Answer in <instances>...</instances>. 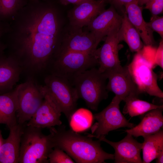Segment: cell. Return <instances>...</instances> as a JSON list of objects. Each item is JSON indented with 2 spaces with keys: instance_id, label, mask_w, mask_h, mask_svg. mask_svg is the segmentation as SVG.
<instances>
[{
  "instance_id": "cell-1",
  "label": "cell",
  "mask_w": 163,
  "mask_h": 163,
  "mask_svg": "<svg viewBox=\"0 0 163 163\" xmlns=\"http://www.w3.org/2000/svg\"><path fill=\"white\" fill-rule=\"evenodd\" d=\"M9 23L3 40L7 53L30 74L47 69L61 42L62 21L56 4L28 2Z\"/></svg>"
},
{
  "instance_id": "cell-2",
  "label": "cell",
  "mask_w": 163,
  "mask_h": 163,
  "mask_svg": "<svg viewBox=\"0 0 163 163\" xmlns=\"http://www.w3.org/2000/svg\"><path fill=\"white\" fill-rule=\"evenodd\" d=\"M61 126L57 129L49 128L48 136L53 149H61L78 163H102L106 160H114V154L102 149L100 140H94Z\"/></svg>"
},
{
  "instance_id": "cell-3",
  "label": "cell",
  "mask_w": 163,
  "mask_h": 163,
  "mask_svg": "<svg viewBox=\"0 0 163 163\" xmlns=\"http://www.w3.org/2000/svg\"><path fill=\"white\" fill-rule=\"evenodd\" d=\"M152 47L144 46L127 66L140 94L147 93L163 98V91L157 82L158 77L153 69L156 51Z\"/></svg>"
},
{
  "instance_id": "cell-4",
  "label": "cell",
  "mask_w": 163,
  "mask_h": 163,
  "mask_svg": "<svg viewBox=\"0 0 163 163\" xmlns=\"http://www.w3.org/2000/svg\"><path fill=\"white\" fill-rule=\"evenodd\" d=\"M107 79L104 73L94 67L76 76L71 83L79 98L83 99L88 108L96 111L100 103L108 97Z\"/></svg>"
},
{
  "instance_id": "cell-5",
  "label": "cell",
  "mask_w": 163,
  "mask_h": 163,
  "mask_svg": "<svg viewBox=\"0 0 163 163\" xmlns=\"http://www.w3.org/2000/svg\"><path fill=\"white\" fill-rule=\"evenodd\" d=\"M98 65L92 54L72 51H57L47 69L50 74L71 82L77 75Z\"/></svg>"
},
{
  "instance_id": "cell-6",
  "label": "cell",
  "mask_w": 163,
  "mask_h": 163,
  "mask_svg": "<svg viewBox=\"0 0 163 163\" xmlns=\"http://www.w3.org/2000/svg\"><path fill=\"white\" fill-rule=\"evenodd\" d=\"M42 129L26 124L21 141L19 163H49L48 155L53 149L48 135Z\"/></svg>"
},
{
  "instance_id": "cell-7",
  "label": "cell",
  "mask_w": 163,
  "mask_h": 163,
  "mask_svg": "<svg viewBox=\"0 0 163 163\" xmlns=\"http://www.w3.org/2000/svg\"><path fill=\"white\" fill-rule=\"evenodd\" d=\"M44 82L47 93L69 121L79 98L75 88L68 80L51 74L45 77Z\"/></svg>"
},
{
  "instance_id": "cell-8",
  "label": "cell",
  "mask_w": 163,
  "mask_h": 163,
  "mask_svg": "<svg viewBox=\"0 0 163 163\" xmlns=\"http://www.w3.org/2000/svg\"><path fill=\"white\" fill-rule=\"evenodd\" d=\"M122 100L115 96L109 104L101 112L93 115L97 122L91 126V133L87 136L98 139L105 136L110 131L121 128H131L135 126L124 116L120 109Z\"/></svg>"
},
{
  "instance_id": "cell-9",
  "label": "cell",
  "mask_w": 163,
  "mask_h": 163,
  "mask_svg": "<svg viewBox=\"0 0 163 163\" xmlns=\"http://www.w3.org/2000/svg\"><path fill=\"white\" fill-rule=\"evenodd\" d=\"M44 98L42 86L37 85L33 79L30 78L19 85L16 114L18 123L24 124L28 121L41 105Z\"/></svg>"
},
{
  "instance_id": "cell-10",
  "label": "cell",
  "mask_w": 163,
  "mask_h": 163,
  "mask_svg": "<svg viewBox=\"0 0 163 163\" xmlns=\"http://www.w3.org/2000/svg\"><path fill=\"white\" fill-rule=\"evenodd\" d=\"M101 41L91 32L69 24L62 32L61 42L57 51H72L94 55Z\"/></svg>"
},
{
  "instance_id": "cell-11",
  "label": "cell",
  "mask_w": 163,
  "mask_h": 163,
  "mask_svg": "<svg viewBox=\"0 0 163 163\" xmlns=\"http://www.w3.org/2000/svg\"><path fill=\"white\" fill-rule=\"evenodd\" d=\"M104 73L108 81L107 89L124 102L129 98L137 97L140 94L127 66H121Z\"/></svg>"
},
{
  "instance_id": "cell-12",
  "label": "cell",
  "mask_w": 163,
  "mask_h": 163,
  "mask_svg": "<svg viewBox=\"0 0 163 163\" xmlns=\"http://www.w3.org/2000/svg\"><path fill=\"white\" fill-rule=\"evenodd\" d=\"M119 29L111 30L106 36L104 43L94 53L99 66L98 69L101 72L112 71L122 66L119 52L123 46L119 43L121 41L118 34Z\"/></svg>"
},
{
  "instance_id": "cell-13",
  "label": "cell",
  "mask_w": 163,
  "mask_h": 163,
  "mask_svg": "<svg viewBox=\"0 0 163 163\" xmlns=\"http://www.w3.org/2000/svg\"><path fill=\"white\" fill-rule=\"evenodd\" d=\"M44 94L43 101L34 115L26 124L41 129L50 128L61 125L60 120L62 112L42 86Z\"/></svg>"
},
{
  "instance_id": "cell-14",
  "label": "cell",
  "mask_w": 163,
  "mask_h": 163,
  "mask_svg": "<svg viewBox=\"0 0 163 163\" xmlns=\"http://www.w3.org/2000/svg\"><path fill=\"white\" fill-rule=\"evenodd\" d=\"M111 146L115 150L114 162L116 163H142L140 156L142 143L138 142L130 134L127 135L118 142L110 141L101 137L98 139Z\"/></svg>"
},
{
  "instance_id": "cell-15",
  "label": "cell",
  "mask_w": 163,
  "mask_h": 163,
  "mask_svg": "<svg viewBox=\"0 0 163 163\" xmlns=\"http://www.w3.org/2000/svg\"><path fill=\"white\" fill-rule=\"evenodd\" d=\"M122 19V17L111 6L104 9L90 22L87 26L88 30L102 41L111 30L120 28Z\"/></svg>"
},
{
  "instance_id": "cell-16",
  "label": "cell",
  "mask_w": 163,
  "mask_h": 163,
  "mask_svg": "<svg viewBox=\"0 0 163 163\" xmlns=\"http://www.w3.org/2000/svg\"><path fill=\"white\" fill-rule=\"evenodd\" d=\"M105 0H93L75 5L68 13L69 24L81 28L87 26L105 9Z\"/></svg>"
},
{
  "instance_id": "cell-17",
  "label": "cell",
  "mask_w": 163,
  "mask_h": 163,
  "mask_svg": "<svg viewBox=\"0 0 163 163\" xmlns=\"http://www.w3.org/2000/svg\"><path fill=\"white\" fill-rule=\"evenodd\" d=\"M25 124L18 123L9 128V133L0 147V163H19L21 137Z\"/></svg>"
},
{
  "instance_id": "cell-18",
  "label": "cell",
  "mask_w": 163,
  "mask_h": 163,
  "mask_svg": "<svg viewBox=\"0 0 163 163\" xmlns=\"http://www.w3.org/2000/svg\"><path fill=\"white\" fill-rule=\"evenodd\" d=\"M22 71L18 62L11 56L5 53L0 56V94L13 89Z\"/></svg>"
},
{
  "instance_id": "cell-19",
  "label": "cell",
  "mask_w": 163,
  "mask_h": 163,
  "mask_svg": "<svg viewBox=\"0 0 163 163\" xmlns=\"http://www.w3.org/2000/svg\"><path fill=\"white\" fill-rule=\"evenodd\" d=\"M125 7L129 21L137 30L145 46H152L155 43L153 31L143 18L142 8L138 5L137 0Z\"/></svg>"
},
{
  "instance_id": "cell-20",
  "label": "cell",
  "mask_w": 163,
  "mask_h": 163,
  "mask_svg": "<svg viewBox=\"0 0 163 163\" xmlns=\"http://www.w3.org/2000/svg\"><path fill=\"white\" fill-rule=\"evenodd\" d=\"M162 111L163 108H158L147 112L139 124L125 132L136 137L157 133L163 126Z\"/></svg>"
},
{
  "instance_id": "cell-21",
  "label": "cell",
  "mask_w": 163,
  "mask_h": 163,
  "mask_svg": "<svg viewBox=\"0 0 163 163\" xmlns=\"http://www.w3.org/2000/svg\"><path fill=\"white\" fill-rule=\"evenodd\" d=\"M18 85L10 91L0 94V124H5L8 128L18 123Z\"/></svg>"
},
{
  "instance_id": "cell-22",
  "label": "cell",
  "mask_w": 163,
  "mask_h": 163,
  "mask_svg": "<svg viewBox=\"0 0 163 163\" xmlns=\"http://www.w3.org/2000/svg\"><path fill=\"white\" fill-rule=\"evenodd\" d=\"M118 34L121 41L125 42L132 52H138L144 46L138 32L129 21L126 13L122 17Z\"/></svg>"
},
{
  "instance_id": "cell-23",
  "label": "cell",
  "mask_w": 163,
  "mask_h": 163,
  "mask_svg": "<svg viewBox=\"0 0 163 163\" xmlns=\"http://www.w3.org/2000/svg\"><path fill=\"white\" fill-rule=\"evenodd\" d=\"M142 150L143 153L142 163H149L156 158L163 151V131L161 129L154 134L143 137Z\"/></svg>"
},
{
  "instance_id": "cell-24",
  "label": "cell",
  "mask_w": 163,
  "mask_h": 163,
  "mask_svg": "<svg viewBox=\"0 0 163 163\" xmlns=\"http://www.w3.org/2000/svg\"><path fill=\"white\" fill-rule=\"evenodd\" d=\"M94 119L93 115L89 110L82 108L75 111L69 121L72 130L78 133L90 128Z\"/></svg>"
},
{
  "instance_id": "cell-25",
  "label": "cell",
  "mask_w": 163,
  "mask_h": 163,
  "mask_svg": "<svg viewBox=\"0 0 163 163\" xmlns=\"http://www.w3.org/2000/svg\"><path fill=\"white\" fill-rule=\"evenodd\" d=\"M123 113L132 117L144 114L154 109L163 108V105H157L139 99L137 97L129 99L125 101Z\"/></svg>"
},
{
  "instance_id": "cell-26",
  "label": "cell",
  "mask_w": 163,
  "mask_h": 163,
  "mask_svg": "<svg viewBox=\"0 0 163 163\" xmlns=\"http://www.w3.org/2000/svg\"><path fill=\"white\" fill-rule=\"evenodd\" d=\"M28 2L27 0H0V21L10 23Z\"/></svg>"
},
{
  "instance_id": "cell-27",
  "label": "cell",
  "mask_w": 163,
  "mask_h": 163,
  "mask_svg": "<svg viewBox=\"0 0 163 163\" xmlns=\"http://www.w3.org/2000/svg\"><path fill=\"white\" fill-rule=\"evenodd\" d=\"M48 160L50 163H73L75 162L63 150L58 148H54L48 155Z\"/></svg>"
},
{
  "instance_id": "cell-28",
  "label": "cell",
  "mask_w": 163,
  "mask_h": 163,
  "mask_svg": "<svg viewBox=\"0 0 163 163\" xmlns=\"http://www.w3.org/2000/svg\"><path fill=\"white\" fill-rule=\"evenodd\" d=\"M151 21L147 22L149 27L153 31L158 33L162 39L163 37V17L152 15Z\"/></svg>"
},
{
  "instance_id": "cell-29",
  "label": "cell",
  "mask_w": 163,
  "mask_h": 163,
  "mask_svg": "<svg viewBox=\"0 0 163 163\" xmlns=\"http://www.w3.org/2000/svg\"><path fill=\"white\" fill-rule=\"evenodd\" d=\"M145 8L149 9L152 15H157L163 12V0H149Z\"/></svg>"
},
{
  "instance_id": "cell-30",
  "label": "cell",
  "mask_w": 163,
  "mask_h": 163,
  "mask_svg": "<svg viewBox=\"0 0 163 163\" xmlns=\"http://www.w3.org/2000/svg\"><path fill=\"white\" fill-rule=\"evenodd\" d=\"M154 63L155 66H158L163 69V44L162 41L160 42L159 46L156 51Z\"/></svg>"
},
{
  "instance_id": "cell-31",
  "label": "cell",
  "mask_w": 163,
  "mask_h": 163,
  "mask_svg": "<svg viewBox=\"0 0 163 163\" xmlns=\"http://www.w3.org/2000/svg\"><path fill=\"white\" fill-rule=\"evenodd\" d=\"M10 23L0 21V42L3 41L5 36L9 31Z\"/></svg>"
},
{
  "instance_id": "cell-32",
  "label": "cell",
  "mask_w": 163,
  "mask_h": 163,
  "mask_svg": "<svg viewBox=\"0 0 163 163\" xmlns=\"http://www.w3.org/2000/svg\"><path fill=\"white\" fill-rule=\"evenodd\" d=\"M92 0H59L61 4L65 5L70 4L77 5L85 2Z\"/></svg>"
},
{
  "instance_id": "cell-33",
  "label": "cell",
  "mask_w": 163,
  "mask_h": 163,
  "mask_svg": "<svg viewBox=\"0 0 163 163\" xmlns=\"http://www.w3.org/2000/svg\"><path fill=\"white\" fill-rule=\"evenodd\" d=\"M136 0H110L109 2L113 5L118 7L125 6Z\"/></svg>"
},
{
  "instance_id": "cell-34",
  "label": "cell",
  "mask_w": 163,
  "mask_h": 163,
  "mask_svg": "<svg viewBox=\"0 0 163 163\" xmlns=\"http://www.w3.org/2000/svg\"><path fill=\"white\" fill-rule=\"evenodd\" d=\"M6 46L3 41L0 42V56L5 53Z\"/></svg>"
},
{
  "instance_id": "cell-35",
  "label": "cell",
  "mask_w": 163,
  "mask_h": 163,
  "mask_svg": "<svg viewBox=\"0 0 163 163\" xmlns=\"http://www.w3.org/2000/svg\"><path fill=\"white\" fill-rule=\"evenodd\" d=\"M163 151L161 152L156 158V162L157 163H163Z\"/></svg>"
},
{
  "instance_id": "cell-36",
  "label": "cell",
  "mask_w": 163,
  "mask_h": 163,
  "mask_svg": "<svg viewBox=\"0 0 163 163\" xmlns=\"http://www.w3.org/2000/svg\"><path fill=\"white\" fill-rule=\"evenodd\" d=\"M138 5L141 6L145 5L149 0H137Z\"/></svg>"
},
{
  "instance_id": "cell-37",
  "label": "cell",
  "mask_w": 163,
  "mask_h": 163,
  "mask_svg": "<svg viewBox=\"0 0 163 163\" xmlns=\"http://www.w3.org/2000/svg\"><path fill=\"white\" fill-rule=\"evenodd\" d=\"M4 139L2 138L1 134V132L0 130V147Z\"/></svg>"
},
{
  "instance_id": "cell-38",
  "label": "cell",
  "mask_w": 163,
  "mask_h": 163,
  "mask_svg": "<svg viewBox=\"0 0 163 163\" xmlns=\"http://www.w3.org/2000/svg\"><path fill=\"white\" fill-rule=\"evenodd\" d=\"M28 2H35L39 1H46L47 0H27Z\"/></svg>"
},
{
  "instance_id": "cell-39",
  "label": "cell",
  "mask_w": 163,
  "mask_h": 163,
  "mask_svg": "<svg viewBox=\"0 0 163 163\" xmlns=\"http://www.w3.org/2000/svg\"><path fill=\"white\" fill-rule=\"evenodd\" d=\"M106 0H107L109 2H110V0H105V1H106Z\"/></svg>"
},
{
  "instance_id": "cell-40",
  "label": "cell",
  "mask_w": 163,
  "mask_h": 163,
  "mask_svg": "<svg viewBox=\"0 0 163 163\" xmlns=\"http://www.w3.org/2000/svg\"></svg>"
}]
</instances>
